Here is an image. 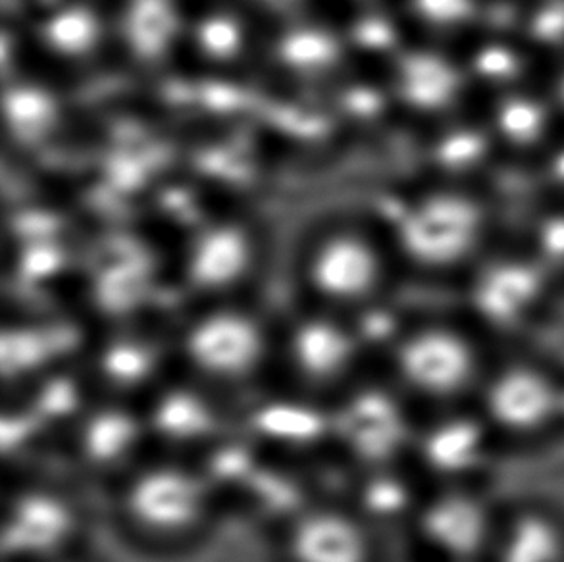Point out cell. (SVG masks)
Masks as SVG:
<instances>
[{"instance_id":"cell-1","label":"cell","mask_w":564,"mask_h":562,"mask_svg":"<svg viewBox=\"0 0 564 562\" xmlns=\"http://www.w3.org/2000/svg\"><path fill=\"white\" fill-rule=\"evenodd\" d=\"M393 366L409 393L453 409L473 403L491 365L476 335L455 324L434 322L399 337Z\"/></svg>"},{"instance_id":"cell-2","label":"cell","mask_w":564,"mask_h":562,"mask_svg":"<svg viewBox=\"0 0 564 562\" xmlns=\"http://www.w3.org/2000/svg\"><path fill=\"white\" fill-rule=\"evenodd\" d=\"M474 407L499 441L535 443L564 430V374L534 358L489 366Z\"/></svg>"},{"instance_id":"cell-3","label":"cell","mask_w":564,"mask_h":562,"mask_svg":"<svg viewBox=\"0 0 564 562\" xmlns=\"http://www.w3.org/2000/svg\"><path fill=\"white\" fill-rule=\"evenodd\" d=\"M122 505L139 532L174 540L197 532L213 507V491L200 472L182 464H156L128 482Z\"/></svg>"},{"instance_id":"cell-4","label":"cell","mask_w":564,"mask_h":562,"mask_svg":"<svg viewBox=\"0 0 564 562\" xmlns=\"http://www.w3.org/2000/svg\"><path fill=\"white\" fill-rule=\"evenodd\" d=\"M499 520L484 486H442L416 510L420 538L445 562H488Z\"/></svg>"},{"instance_id":"cell-5","label":"cell","mask_w":564,"mask_h":562,"mask_svg":"<svg viewBox=\"0 0 564 562\" xmlns=\"http://www.w3.org/2000/svg\"><path fill=\"white\" fill-rule=\"evenodd\" d=\"M268 355V335L259 320L236 309L200 316L184 334L187 365L206 381L231 386L259 372Z\"/></svg>"},{"instance_id":"cell-6","label":"cell","mask_w":564,"mask_h":562,"mask_svg":"<svg viewBox=\"0 0 564 562\" xmlns=\"http://www.w3.org/2000/svg\"><path fill=\"white\" fill-rule=\"evenodd\" d=\"M416 445L427 471L442 486H484L499 437L470 403L445 412Z\"/></svg>"},{"instance_id":"cell-7","label":"cell","mask_w":564,"mask_h":562,"mask_svg":"<svg viewBox=\"0 0 564 562\" xmlns=\"http://www.w3.org/2000/svg\"><path fill=\"white\" fill-rule=\"evenodd\" d=\"M480 210L457 195L430 198L403 228L404 249L426 267L445 268L465 260L480 239Z\"/></svg>"},{"instance_id":"cell-8","label":"cell","mask_w":564,"mask_h":562,"mask_svg":"<svg viewBox=\"0 0 564 562\" xmlns=\"http://www.w3.org/2000/svg\"><path fill=\"white\" fill-rule=\"evenodd\" d=\"M543 275L522 260H507L484 270L473 288L476 318L496 332H517L542 311Z\"/></svg>"},{"instance_id":"cell-9","label":"cell","mask_w":564,"mask_h":562,"mask_svg":"<svg viewBox=\"0 0 564 562\" xmlns=\"http://www.w3.org/2000/svg\"><path fill=\"white\" fill-rule=\"evenodd\" d=\"M372 553L367 528L344 510L305 512L285 536L290 562H372Z\"/></svg>"},{"instance_id":"cell-10","label":"cell","mask_w":564,"mask_h":562,"mask_svg":"<svg viewBox=\"0 0 564 562\" xmlns=\"http://www.w3.org/2000/svg\"><path fill=\"white\" fill-rule=\"evenodd\" d=\"M308 280L314 291L332 303H359L380 283V259L359 237H332L314 252Z\"/></svg>"},{"instance_id":"cell-11","label":"cell","mask_w":564,"mask_h":562,"mask_svg":"<svg viewBox=\"0 0 564 562\" xmlns=\"http://www.w3.org/2000/svg\"><path fill=\"white\" fill-rule=\"evenodd\" d=\"M288 355L293 370L313 386H332L351 372L357 337L336 320L306 318L290 334Z\"/></svg>"},{"instance_id":"cell-12","label":"cell","mask_w":564,"mask_h":562,"mask_svg":"<svg viewBox=\"0 0 564 562\" xmlns=\"http://www.w3.org/2000/svg\"><path fill=\"white\" fill-rule=\"evenodd\" d=\"M488 562H564V518L534 502L501 512Z\"/></svg>"},{"instance_id":"cell-13","label":"cell","mask_w":564,"mask_h":562,"mask_svg":"<svg viewBox=\"0 0 564 562\" xmlns=\"http://www.w3.org/2000/svg\"><path fill=\"white\" fill-rule=\"evenodd\" d=\"M69 509L53 495L31 494L15 502L7 522V541L15 553L45 555L69 536Z\"/></svg>"},{"instance_id":"cell-14","label":"cell","mask_w":564,"mask_h":562,"mask_svg":"<svg viewBox=\"0 0 564 562\" xmlns=\"http://www.w3.org/2000/svg\"><path fill=\"white\" fill-rule=\"evenodd\" d=\"M249 247L234 229H218L203 237L189 262V275L198 289L218 291L236 285L249 267Z\"/></svg>"},{"instance_id":"cell-15","label":"cell","mask_w":564,"mask_h":562,"mask_svg":"<svg viewBox=\"0 0 564 562\" xmlns=\"http://www.w3.org/2000/svg\"><path fill=\"white\" fill-rule=\"evenodd\" d=\"M458 85L457 69L432 54L414 56L403 72L404 93L419 107H442L455 97Z\"/></svg>"},{"instance_id":"cell-16","label":"cell","mask_w":564,"mask_h":562,"mask_svg":"<svg viewBox=\"0 0 564 562\" xmlns=\"http://www.w3.org/2000/svg\"><path fill=\"white\" fill-rule=\"evenodd\" d=\"M138 428L122 412H105L93 419L85 435V448L100 464L118 461L135 445Z\"/></svg>"},{"instance_id":"cell-17","label":"cell","mask_w":564,"mask_h":562,"mask_svg":"<svg viewBox=\"0 0 564 562\" xmlns=\"http://www.w3.org/2000/svg\"><path fill=\"white\" fill-rule=\"evenodd\" d=\"M46 39L61 53L84 54L91 48L97 39V23L87 10H62L46 25Z\"/></svg>"},{"instance_id":"cell-18","label":"cell","mask_w":564,"mask_h":562,"mask_svg":"<svg viewBox=\"0 0 564 562\" xmlns=\"http://www.w3.org/2000/svg\"><path fill=\"white\" fill-rule=\"evenodd\" d=\"M497 123L505 138L514 143L528 144L542 136L547 123V115L542 105L527 97L505 100L497 112Z\"/></svg>"},{"instance_id":"cell-19","label":"cell","mask_w":564,"mask_h":562,"mask_svg":"<svg viewBox=\"0 0 564 562\" xmlns=\"http://www.w3.org/2000/svg\"><path fill=\"white\" fill-rule=\"evenodd\" d=\"M414 7L427 23L449 28L468 22L476 12V0H414Z\"/></svg>"},{"instance_id":"cell-20","label":"cell","mask_w":564,"mask_h":562,"mask_svg":"<svg viewBox=\"0 0 564 562\" xmlns=\"http://www.w3.org/2000/svg\"><path fill=\"white\" fill-rule=\"evenodd\" d=\"M200 43L208 53L229 56L239 46V31L226 18H213L200 28Z\"/></svg>"},{"instance_id":"cell-21","label":"cell","mask_w":564,"mask_h":562,"mask_svg":"<svg viewBox=\"0 0 564 562\" xmlns=\"http://www.w3.org/2000/svg\"><path fill=\"white\" fill-rule=\"evenodd\" d=\"M285 54L291 62L301 64V66H316V64L328 61L332 46L326 39L313 35V33H303V35H295L288 41Z\"/></svg>"},{"instance_id":"cell-22","label":"cell","mask_w":564,"mask_h":562,"mask_svg":"<svg viewBox=\"0 0 564 562\" xmlns=\"http://www.w3.org/2000/svg\"><path fill=\"white\" fill-rule=\"evenodd\" d=\"M478 69L481 76L499 79V77H509L517 69V58L505 48L489 46L488 51L478 56Z\"/></svg>"},{"instance_id":"cell-23","label":"cell","mask_w":564,"mask_h":562,"mask_svg":"<svg viewBox=\"0 0 564 562\" xmlns=\"http://www.w3.org/2000/svg\"><path fill=\"white\" fill-rule=\"evenodd\" d=\"M445 149H447L445 151L447 159L453 160L455 164H468L473 160L480 159L484 141L478 133H463L445 144Z\"/></svg>"},{"instance_id":"cell-24","label":"cell","mask_w":564,"mask_h":562,"mask_svg":"<svg viewBox=\"0 0 564 562\" xmlns=\"http://www.w3.org/2000/svg\"><path fill=\"white\" fill-rule=\"evenodd\" d=\"M535 31L545 39H558L564 33V4L545 8L535 20Z\"/></svg>"},{"instance_id":"cell-25","label":"cell","mask_w":564,"mask_h":562,"mask_svg":"<svg viewBox=\"0 0 564 562\" xmlns=\"http://www.w3.org/2000/svg\"><path fill=\"white\" fill-rule=\"evenodd\" d=\"M542 244L550 257L564 259V220L553 221L543 229Z\"/></svg>"},{"instance_id":"cell-26","label":"cell","mask_w":564,"mask_h":562,"mask_svg":"<svg viewBox=\"0 0 564 562\" xmlns=\"http://www.w3.org/2000/svg\"><path fill=\"white\" fill-rule=\"evenodd\" d=\"M555 172H557L558 177L564 182V152H561V156H558L557 162H555Z\"/></svg>"},{"instance_id":"cell-27","label":"cell","mask_w":564,"mask_h":562,"mask_svg":"<svg viewBox=\"0 0 564 562\" xmlns=\"http://www.w3.org/2000/svg\"><path fill=\"white\" fill-rule=\"evenodd\" d=\"M563 97H564V82H563Z\"/></svg>"}]
</instances>
